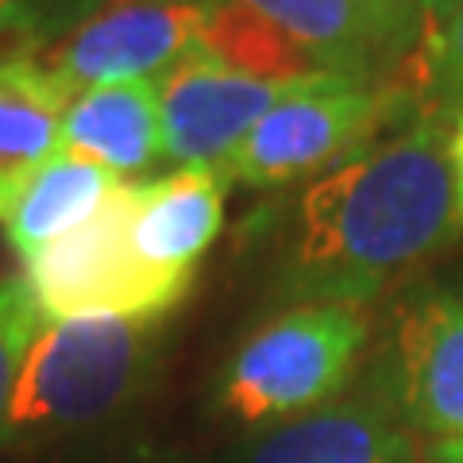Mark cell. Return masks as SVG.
<instances>
[{
  "label": "cell",
  "instance_id": "7",
  "mask_svg": "<svg viewBox=\"0 0 463 463\" xmlns=\"http://www.w3.org/2000/svg\"><path fill=\"white\" fill-rule=\"evenodd\" d=\"M201 0H109L43 66L70 97L97 85L158 81L197 51Z\"/></svg>",
  "mask_w": 463,
  "mask_h": 463
},
{
  "label": "cell",
  "instance_id": "5",
  "mask_svg": "<svg viewBox=\"0 0 463 463\" xmlns=\"http://www.w3.org/2000/svg\"><path fill=\"white\" fill-rule=\"evenodd\" d=\"M43 317H166L190 279L151 270L132 248V185H120L81 228L24 263Z\"/></svg>",
  "mask_w": 463,
  "mask_h": 463
},
{
  "label": "cell",
  "instance_id": "11",
  "mask_svg": "<svg viewBox=\"0 0 463 463\" xmlns=\"http://www.w3.org/2000/svg\"><path fill=\"white\" fill-rule=\"evenodd\" d=\"M62 147L100 163L116 178H132L163 163L158 81H120L85 90L66 105Z\"/></svg>",
  "mask_w": 463,
  "mask_h": 463
},
{
  "label": "cell",
  "instance_id": "13",
  "mask_svg": "<svg viewBox=\"0 0 463 463\" xmlns=\"http://www.w3.org/2000/svg\"><path fill=\"white\" fill-rule=\"evenodd\" d=\"M116 190H120L116 174H109L93 158L62 147L39 166V174L16 197V205L8 209L5 216L8 248L20 255V263H32L51 243L81 228Z\"/></svg>",
  "mask_w": 463,
  "mask_h": 463
},
{
  "label": "cell",
  "instance_id": "21",
  "mask_svg": "<svg viewBox=\"0 0 463 463\" xmlns=\"http://www.w3.org/2000/svg\"><path fill=\"white\" fill-rule=\"evenodd\" d=\"M20 8V0H0V24H5L8 16H12V12H16Z\"/></svg>",
  "mask_w": 463,
  "mask_h": 463
},
{
  "label": "cell",
  "instance_id": "17",
  "mask_svg": "<svg viewBox=\"0 0 463 463\" xmlns=\"http://www.w3.org/2000/svg\"><path fill=\"white\" fill-rule=\"evenodd\" d=\"M43 328H47V317H43L24 274L0 279V425H5L12 390H16V379L27 364V352H32V344L39 340Z\"/></svg>",
  "mask_w": 463,
  "mask_h": 463
},
{
  "label": "cell",
  "instance_id": "3",
  "mask_svg": "<svg viewBox=\"0 0 463 463\" xmlns=\"http://www.w3.org/2000/svg\"><path fill=\"white\" fill-rule=\"evenodd\" d=\"M371 317L359 306H289L236 347L216 405L248 429H274L336 402L364 359Z\"/></svg>",
  "mask_w": 463,
  "mask_h": 463
},
{
  "label": "cell",
  "instance_id": "19",
  "mask_svg": "<svg viewBox=\"0 0 463 463\" xmlns=\"http://www.w3.org/2000/svg\"><path fill=\"white\" fill-rule=\"evenodd\" d=\"M448 120V170H452V194H456V221L463 232V112L444 116Z\"/></svg>",
  "mask_w": 463,
  "mask_h": 463
},
{
  "label": "cell",
  "instance_id": "6",
  "mask_svg": "<svg viewBox=\"0 0 463 463\" xmlns=\"http://www.w3.org/2000/svg\"><path fill=\"white\" fill-rule=\"evenodd\" d=\"M374 390L432 459L463 463V282L425 286L394 309Z\"/></svg>",
  "mask_w": 463,
  "mask_h": 463
},
{
  "label": "cell",
  "instance_id": "9",
  "mask_svg": "<svg viewBox=\"0 0 463 463\" xmlns=\"http://www.w3.org/2000/svg\"><path fill=\"white\" fill-rule=\"evenodd\" d=\"M236 463H421L413 432L371 394H340L306 417L263 429Z\"/></svg>",
  "mask_w": 463,
  "mask_h": 463
},
{
  "label": "cell",
  "instance_id": "16",
  "mask_svg": "<svg viewBox=\"0 0 463 463\" xmlns=\"http://www.w3.org/2000/svg\"><path fill=\"white\" fill-rule=\"evenodd\" d=\"M405 66L413 70L410 90L417 93L425 112H463V8L452 12L448 20L429 24Z\"/></svg>",
  "mask_w": 463,
  "mask_h": 463
},
{
  "label": "cell",
  "instance_id": "12",
  "mask_svg": "<svg viewBox=\"0 0 463 463\" xmlns=\"http://www.w3.org/2000/svg\"><path fill=\"white\" fill-rule=\"evenodd\" d=\"M70 97L43 58H0V221L39 166L62 151Z\"/></svg>",
  "mask_w": 463,
  "mask_h": 463
},
{
  "label": "cell",
  "instance_id": "2",
  "mask_svg": "<svg viewBox=\"0 0 463 463\" xmlns=\"http://www.w3.org/2000/svg\"><path fill=\"white\" fill-rule=\"evenodd\" d=\"M163 317L51 321L27 352L0 444H35L85 432L128 413L151 390Z\"/></svg>",
  "mask_w": 463,
  "mask_h": 463
},
{
  "label": "cell",
  "instance_id": "14",
  "mask_svg": "<svg viewBox=\"0 0 463 463\" xmlns=\"http://www.w3.org/2000/svg\"><path fill=\"white\" fill-rule=\"evenodd\" d=\"M306 47L321 70L359 85H386L398 58L352 0H240Z\"/></svg>",
  "mask_w": 463,
  "mask_h": 463
},
{
  "label": "cell",
  "instance_id": "18",
  "mask_svg": "<svg viewBox=\"0 0 463 463\" xmlns=\"http://www.w3.org/2000/svg\"><path fill=\"white\" fill-rule=\"evenodd\" d=\"M374 24V32L386 39V47L394 51V58L405 66L410 54L417 51V43L425 35V5L421 0H352Z\"/></svg>",
  "mask_w": 463,
  "mask_h": 463
},
{
  "label": "cell",
  "instance_id": "4",
  "mask_svg": "<svg viewBox=\"0 0 463 463\" xmlns=\"http://www.w3.org/2000/svg\"><path fill=\"white\" fill-rule=\"evenodd\" d=\"M421 112V100L410 85H359V81H325L313 90L279 100L232 158L221 166V178L243 182L251 190H274L286 182L317 178L374 139L398 132Z\"/></svg>",
  "mask_w": 463,
  "mask_h": 463
},
{
  "label": "cell",
  "instance_id": "20",
  "mask_svg": "<svg viewBox=\"0 0 463 463\" xmlns=\"http://www.w3.org/2000/svg\"><path fill=\"white\" fill-rule=\"evenodd\" d=\"M421 5H425V27H429V24L448 20L452 12H459V8H463V0H421Z\"/></svg>",
  "mask_w": 463,
  "mask_h": 463
},
{
  "label": "cell",
  "instance_id": "10",
  "mask_svg": "<svg viewBox=\"0 0 463 463\" xmlns=\"http://www.w3.org/2000/svg\"><path fill=\"white\" fill-rule=\"evenodd\" d=\"M228 182L216 170L174 166L132 185V248L158 274L190 279L224 224Z\"/></svg>",
  "mask_w": 463,
  "mask_h": 463
},
{
  "label": "cell",
  "instance_id": "15",
  "mask_svg": "<svg viewBox=\"0 0 463 463\" xmlns=\"http://www.w3.org/2000/svg\"><path fill=\"white\" fill-rule=\"evenodd\" d=\"M197 54H205L209 62L232 70V74L259 81H298L328 74L279 24H270L240 0H201Z\"/></svg>",
  "mask_w": 463,
  "mask_h": 463
},
{
  "label": "cell",
  "instance_id": "8",
  "mask_svg": "<svg viewBox=\"0 0 463 463\" xmlns=\"http://www.w3.org/2000/svg\"><path fill=\"white\" fill-rule=\"evenodd\" d=\"M336 81V74H317L298 81H259L190 54L158 78V109H163V163L216 170L248 139L251 128L279 105L313 85ZM347 81V78H344Z\"/></svg>",
  "mask_w": 463,
  "mask_h": 463
},
{
  "label": "cell",
  "instance_id": "1",
  "mask_svg": "<svg viewBox=\"0 0 463 463\" xmlns=\"http://www.w3.org/2000/svg\"><path fill=\"white\" fill-rule=\"evenodd\" d=\"M459 236L448 120L417 112L332 170L289 209L279 301L367 309L402 270Z\"/></svg>",
  "mask_w": 463,
  "mask_h": 463
}]
</instances>
